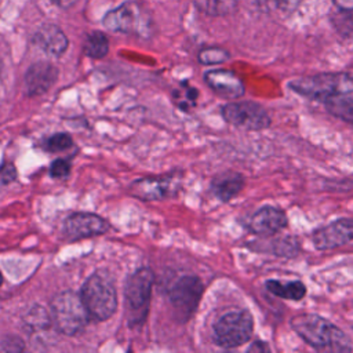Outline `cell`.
<instances>
[{"instance_id": "484cf974", "label": "cell", "mask_w": 353, "mask_h": 353, "mask_svg": "<svg viewBox=\"0 0 353 353\" xmlns=\"http://www.w3.org/2000/svg\"><path fill=\"white\" fill-rule=\"evenodd\" d=\"M50 174L52 178H66L70 174V164L63 159H57L50 165Z\"/></svg>"}, {"instance_id": "603a6c76", "label": "cell", "mask_w": 353, "mask_h": 353, "mask_svg": "<svg viewBox=\"0 0 353 353\" xmlns=\"http://www.w3.org/2000/svg\"><path fill=\"white\" fill-rule=\"evenodd\" d=\"M50 314L43 306L34 305L29 307L26 314L23 316V323L29 330L37 331V330H44L50 325Z\"/></svg>"}, {"instance_id": "8fae6325", "label": "cell", "mask_w": 353, "mask_h": 353, "mask_svg": "<svg viewBox=\"0 0 353 353\" xmlns=\"http://www.w3.org/2000/svg\"><path fill=\"white\" fill-rule=\"evenodd\" d=\"M109 222L92 212H74L65 219L63 232L72 240L99 236L106 233Z\"/></svg>"}, {"instance_id": "30bf717a", "label": "cell", "mask_w": 353, "mask_h": 353, "mask_svg": "<svg viewBox=\"0 0 353 353\" xmlns=\"http://www.w3.org/2000/svg\"><path fill=\"white\" fill-rule=\"evenodd\" d=\"M312 243L319 251L336 250L353 244V219L341 218L316 229L312 234Z\"/></svg>"}, {"instance_id": "d6986e66", "label": "cell", "mask_w": 353, "mask_h": 353, "mask_svg": "<svg viewBox=\"0 0 353 353\" xmlns=\"http://www.w3.org/2000/svg\"><path fill=\"white\" fill-rule=\"evenodd\" d=\"M324 103L328 113L346 123L353 124V92L330 99Z\"/></svg>"}, {"instance_id": "4316f807", "label": "cell", "mask_w": 353, "mask_h": 353, "mask_svg": "<svg viewBox=\"0 0 353 353\" xmlns=\"http://www.w3.org/2000/svg\"><path fill=\"white\" fill-rule=\"evenodd\" d=\"M0 347L6 352H21V350H23L25 345H23L22 339L18 336H6L1 341Z\"/></svg>"}, {"instance_id": "5bb4252c", "label": "cell", "mask_w": 353, "mask_h": 353, "mask_svg": "<svg viewBox=\"0 0 353 353\" xmlns=\"http://www.w3.org/2000/svg\"><path fill=\"white\" fill-rule=\"evenodd\" d=\"M204 81L214 92L226 99L241 98L245 92L241 79L228 69H212L205 72Z\"/></svg>"}, {"instance_id": "52a82bcc", "label": "cell", "mask_w": 353, "mask_h": 353, "mask_svg": "<svg viewBox=\"0 0 353 353\" xmlns=\"http://www.w3.org/2000/svg\"><path fill=\"white\" fill-rule=\"evenodd\" d=\"M222 117L229 124L245 131H262L272 124L268 110L252 101H234L223 105Z\"/></svg>"}, {"instance_id": "ffe728a7", "label": "cell", "mask_w": 353, "mask_h": 353, "mask_svg": "<svg viewBox=\"0 0 353 353\" xmlns=\"http://www.w3.org/2000/svg\"><path fill=\"white\" fill-rule=\"evenodd\" d=\"M196 7L211 17H223L233 12L239 0H193Z\"/></svg>"}, {"instance_id": "7a4b0ae2", "label": "cell", "mask_w": 353, "mask_h": 353, "mask_svg": "<svg viewBox=\"0 0 353 353\" xmlns=\"http://www.w3.org/2000/svg\"><path fill=\"white\" fill-rule=\"evenodd\" d=\"M287 87L305 98L327 102L353 92V74L345 72H324L292 79Z\"/></svg>"}, {"instance_id": "83f0119b", "label": "cell", "mask_w": 353, "mask_h": 353, "mask_svg": "<svg viewBox=\"0 0 353 353\" xmlns=\"http://www.w3.org/2000/svg\"><path fill=\"white\" fill-rule=\"evenodd\" d=\"M17 178V171L11 164H4L0 167V181L3 183H10Z\"/></svg>"}, {"instance_id": "4dcf8cb0", "label": "cell", "mask_w": 353, "mask_h": 353, "mask_svg": "<svg viewBox=\"0 0 353 353\" xmlns=\"http://www.w3.org/2000/svg\"><path fill=\"white\" fill-rule=\"evenodd\" d=\"M342 11H353V0H332Z\"/></svg>"}, {"instance_id": "d4e9b609", "label": "cell", "mask_w": 353, "mask_h": 353, "mask_svg": "<svg viewBox=\"0 0 353 353\" xmlns=\"http://www.w3.org/2000/svg\"><path fill=\"white\" fill-rule=\"evenodd\" d=\"M70 146H72V138L65 132L54 134L47 141V149L50 152H62V150H66Z\"/></svg>"}, {"instance_id": "2e32d148", "label": "cell", "mask_w": 353, "mask_h": 353, "mask_svg": "<svg viewBox=\"0 0 353 353\" xmlns=\"http://www.w3.org/2000/svg\"><path fill=\"white\" fill-rule=\"evenodd\" d=\"M243 188L244 176L240 172L234 171H226L223 174H219L211 181L212 194L223 203L230 201L233 197H236Z\"/></svg>"}, {"instance_id": "9c48e42d", "label": "cell", "mask_w": 353, "mask_h": 353, "mask_svg": "<svg viewBox=\"0 0 353 353\" xmlns=\"http://www.w3.org/2000/svg\"><path fill=\"white\" fill-rule=\"evenodd\" d=\"M204 285L197 276H182L178 279L170 291V302L181 321H186L194 313Z\"/></svg>"}, {"instance_id": "9a60e30c", "label": "cell", "mask_w": 353, "mask_h": 353, "mask_svg": "<svg viewBox=\"0 0 353 353\" xmlns=\"http://www.w3.org/2000/svg\"><path fill=\"white\" fill-rule=\"evenodd\" d=\"M34 43L46 54L51 57H61L68 48V37L61 28L52 23H46L34 33Z\"/></svg>"}, {"instance_id": "8992f818", "label": "cell", "mask_w": 353, "mask_h": 353, "mask_svg": "<svg viewBox=\"0 0 353 353\" xmlns=\"http://www.w3.org/2000/svg\"><path fill=\"white\" fill-rule=\"evenodd\" d=\"M153 281L154 276L148 268H141L128 277L124 295L128 321L131 325H138L145 320L150 302Z\"/></svg>"}, {"instance_id": "ba28073f", "label": "cell", "mask_w": 353, "mask_h": 353, "mask_svg": "<svg viewBox=\"0 0 353 353\" xmlns=\"http://www.w3.org/2000/svg\"><path fill=\"white\" fill-rule=\"evenodd\" d=\"M149 15L135 1L123 3L120 7L110 10L103 18L106 29L120 33L141 34L149 29Z\"/></svg>"}, {"instance_id": "3957f363", "label": "cell", "mask_w": 353, "mask_h": 353, "mask_svg": "<svg viewBox=\"0 0 353 353\" xmlns=\"http://www.w3.org/2000/svg\"><path fill=\"white\" fill-rule=\"evenodd\" d=\"M50 313L57 330L69 336L81 332L90 319L81 295L74 291L57 294L50 303Z\"/></svg>"}, {"instance_id": "7402d4cb", "label": "cell", "mask_w": 353, "mask_h": 353, "mask_svg": "<svg viewBox=\"0 0 353 353\" xmlns=\"http://www.w3.org/2000/svg\"><path fill=\"white\" fill-rule=\"evenodd\" d=\"M266 243H268L266 247L263 245V248H259V251H269L273 255H281V256L295 255L298 252V248H299L298 241L291 239V237L269 240Z\"/></svg>"}, {"instance_id": "836d02e7", "label": "cell", "mask_w": 353, "mask_h": 353, "mask_svg": "<svg viewBox=\"0 0 353 353\" xmlns=\"http://www.w3.org/2000/svg\"><path fill=\"white\" fill-rule=\"evenodd\" d=\"M1 280H3V277H1V273H0V284H1Z\"/></svg>"}, {"instance_id": "f546056e", "label": "cell", "mask_w": 353, "mask_h": 353, "mask_svg": "<svg viewBox=\"0 0 353 353\" xmlns=\"http://www.w3.org/2000/svg\"><path fill=\"white\" fill-rule=\"evenodd\" d=\"M247 352H270V347H269L268 342L255 341L251 343V346L247 347Z\"/></svg>"}, {"instance_id": "6da1fadb", "label": "cell", "mask_w": 353, "mask_h": 353, "mask_svg": "<svg viewBox=\"0 0 353 353\" xmlns=\"http://www.w3.org/2000/svg\"><path fill=\"white\" fill-rule=\"evenodd\" d=\"M291 328L309 346L319 352H350L349 336L332 321L316 313H301L291 319Z\"/></svg>"}, {"instance_id": "5b68a950", "label": "cell", "mask_w": 353, "mask_h": 353, "mask_svg": "<svg viewBox=\"0 0 353 353\" xmlns=\"http://www.w3.org/2000/svg\"><path fill=\"white\" fill-rule=\"evenodd\" d=\"M254 320L247 309L230 310L222 314L212 327L214 342L223 349H234L250 342Z\"/></svg>"}, {"instance_id": "4fadbf2b", "label": "cell", "mask_w": 353, "mask_h": 353, "mask_svg": "<svg viewBox=\"0 0 353 353\" xmlns=\"http://www.w3.org/2000/svg\"><path fill=\"white\" fill-rule=\"evenodd\" d=\"M58 79V69L46 61L33 63L25 73L23 90L28 97H37L47 92Z\"/></svg>"}, {"instance_id": "e0dca14e", "label": "cell", "mask_w": 353, "mask_h": 353, "mask_svg": "<svg viewBox=\"0 0 353 353\" xmlns=\"http://www.w3.org/2000/svg\"><path fill=\"white\" fill-rule=\"evenodd\" d=\"M131 189L142 200H157L170 196L174 183L171 178H143L137 181Z\"/></svg>"}, {"instance_id": "7c38bea8", "label": "cell", "mask_w": 353, "mask_h": 353, "mask_svg": "<svg viewBox=\"0 0 353 353\" xmlns=\"http://www.w3.org/2000/svg\"><path fill=\"white\" fill-rule=\"evenodd\" d=\"M287 214L273 205H263L258 208L248 221V229L262 237H270L287 228Z\"/></svg>"}, {"instance_id": "1f68e13d", "label": "cell", "mask_w": 353, "mask_h": 353, "mask_svg": "<svg viewBox=\"0 0 353 353\" xmlns=\"http://www.w3.org/2000/svg\"><path fill=\"white\" fill-rule=\"evenodd\" d=\"M77 0H52L54 4H57L61 8H69L72 7Z\"/></svg>"}, {"instance_id": "f1b7e54d", "label": "cell", "mask_w": 353, "mask_h": 353, "mask_svg": "<svg viewBox=\"0 0 353 353\" xmlns=\"http://www.w3.org/2000/svg\"><path fill=\"white\" fill-rule=\"evenodd\" d=\"M254 1L262 11H274L276 8L281 7V3H283V0H254Z\"/></svg>"}, {"instance_id": "277c9868", "label": "cell", "mask_w": 353, "mask_h": 353, "mask_svg": "<svg viewBox=\"0 0 353 353\" xmlns=\"http://www.w3.org/2000/svg\"><path fill=\"white\" fill-rule=\"evenodd\" d=\"M81 299L90 317L103 321L113 316L117 307V294L109 276L95 273L90 276L81 288Z\"/></svg>"}, {"instance_id": "ac0fdd59", "label": "cell", "mask_w": 353, "mask_h": 353, "mask_svg": "<svg viewBox=\"0 0 353 353\" xmlns=\"http://www.w3.org/2000/svg\"><path fill=\"white\" fill-rule=\"evenodd\" d=\"M265 288L274 296L288 301H301L306 295V285L301 280H266Z\"/></svg>"}, {"instance_id": "44dd1931", "label": "cell", "mask_w": 353, "mask_h": 353, "mask_svg": "<svg viewBox=\"0 0 353 353\" xmlns=\"http://www.w3.org/2000/svg\"><path fill=\"white\" fill-rule=\"evenodd\" d=\"M108 50H109V41L102 32H92L87 34L83 44V51L87 57L99 59L108 54Z\"/></svg>"}, {"instance_id": "cb8c5ba5", "label": "cell", "mask_w": 353, "mask_h": 353, "mask_svg": "<svg viewBox=\"0 0 353 353\" xmlns=\"http://www.w3.org/2000/svg\"><path fill=\"white\" fill-rule=\"evenodd\" d=\"M230 58V54L221 47H205L199 52V61L203 65L223 63Z\"/></svg>"}, {"instance_id": "d6a6232c", "label": "cell", "mask_w": 353, "mask_h": 353, "mask_svg": "<svg viewBox=\"0 0 353 353\" xmlns=\"http://www.w3.org/2000/svg\"><path fill=\"white\" fill-rule=\"evenodd\" d=\"M1 59H0V98H1Z\"/></svg>"}]
</instances>
